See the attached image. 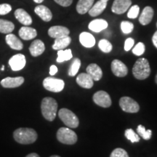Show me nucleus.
<instances>
[{"instance_id":"f257e3e1","label":"nucleus","mask_w":157,"mask_h":157,"mask_svg":"<svg viewBox=\"0 0 157 157\" xmlns=\"http://www.w3.org/2000/svg\"><path fill=\"white\" fill-rule=\"evenodd\" d=\"M15 140L23 145L31 144L37 139V133L31 128H19L13 132Z\"/></svg>"},{"instance_id":"f03ea898","label":"nucleus","mask_w":157,"mask_h":157,"mask_svg":"<svg viewBox=\"0 0 157 157\" xmlns=\"http://www.w3.org/2000/svg\"><path fill=\"white\" fill-rule=\"evenodd\" d=\"M41 109L44 119L48 121H52L56 117L58 103L54 98L50 97L44 98L41 103Z\"/></svg>"},{"instance_id":"7ed1b4c3","label":"nucleus","mask_w":157,"mask_h":157,"mask_svg":"<svg viewBox=\"0 0 157 157\" xmlns=\"http://www.w3.org/2000/svg\"><path fill=\"white\" fill-rule=\"evenodd\" d=\"M133 76L137 79H146L151 74L150 65L146 58H139L132 68Z\"/></svg>"},{"instance_id":"20e7f679","label":"nucleus","mask_w":157,"mask_h":157,"mask_svg":"<svg viewBox=\"0 0 157 157\" xmlns=\"http://www.w3.org/2000/svg\"><path fill=\"white\" fill-rule=\"evenodd\" d=\"M57 139L63 144L73 145L77 141V135L72 129L68 127H61L57 132Z\"/></svg>"},{"instance_id":"39448f33","label":"nucleus","mask_w":157,"mask_h":157,"mask_svg":"<svg viewBox=\"0 0 157 157\" xmlns=\"http://www.w3.org/2000/svg\"><path fill=\"white\" fill-rule=\"evenodd\" d=\"M58 117L66 126L69 128H76L79 121L75 113L67 109H61L58 111Z\"/></svg>"},{"instance_id":"423d86ee","label":"nucleus","mask_w":157,"mask_h":157,"mask_svg":"<svg viewBox=\"0 0 157 157\" xmlns=\"http://www.w3.org/2000/svg\"><path fill=\"white\" fill-rule=\"evenodd\" d=\"M44 89L52 93H60L64 89L65 83L63 80L54 77H47L43 81Z\"/></svg>"},{"instance_id":"0eeeda50","label":"nucleus","mask_w":157,"mask_h":157,"mask_svg":"<svg viewBox=\"0 0 157 157\" xmlns=\"http://www.w3.org/2000/svg\"><path fill=\"white\" fill-rule=\"evenodd\" d=\"M119 105L124 112L137 113L140 110L139 104L129 97H122L119 100Z\"/></svg>"},{"instance_id":"6e6552de","label":"nucleus","mask_w":157,"mask_h":157,"mask_svg":"<svg viewBox=\"0 0 157 157\" xmlns=\"http://www.w3.org/2000/svg\"><path fill=\"white\" fill-rule=\"evenodd\" d=\"M93 101L98 105L103 108H109L111 105V97L105 91H98L94 94Z\"/></svg>"},{"instance_id":"1a4fd4ad","label":"nucleus","mask_w":157,"mask_h":157,"mask_svg":"<svg viewBox=\"0 0 157 157\" xmlns=\"http://www.w3.org/2000/svg\"><path fill=\"white\" fill-rule=\"evenodd\" d=\"M25 63H26L25 57L23 54L15 55L9 60L10 66L12 70L15 71L22 70L25 67Z\"/></svg>"},{"instance_id":"9d476101","label":"nucleus","mask_w":157,"mask_h":157,"mask_svg":"<svg viewBox=\"0 0 157 157\" xmlns=\"http://www.w3.org/2000/svg\"><path fill=\"white\" fill-rule=\"evenodd\" d=\"M131 5H132L131 0H114L111 7V10L115 14H123L127 12Z\"/></svg>"},{"instance_id":"9b49d317","label":"nucleus","mask_w":157,"mask_h":157,"mask_svg":"<svg viewBox=\"0 0 157 157\" xmlns=\"http://www.w3.org/2000/svg\"><path fill=\"white\" fill-rule=\"evenodd\" d=\"M111 71L113 74L118 77H124L128 73V68L126 65L117 59L113 60L111 63Z\"/></svg>"},{"instance_id":"f8f14e48","label":"nucleus","mask_w":157,"mask_h":157,"mask_svg":"<svg viewBox=\"0 0 157 157\" xmlns=\"http://www.w3.org/2000/svg\"><path fill=\"white\" fill-rule=\"evenodd\" d=\"M69 34V29L66 28V27L61 26V25H55V26H52L50 27L48 30L49 36L52 37V38L55 39L68 36Z\"/></svg>"},{"instance_id":"ddd939ff","label":"nucleus","mask_w":157,"mask_h":157,"mask_svg":"<svg viewBox=\"0 0 157 157\" xmlns=\"http://www.w3.org/2000/svg\"><path fill=\"white\" fill-rule=\"evenodd\" d=\"M24 82V78L22 76L17 77H6L2 80L1 85L5 88H15L22 85Z\"/></svg>"},{"instance_id":"4468645a","label":"nucleus","mask_w":157,"mask_h":157,"mask_svg":"<svg viewBox=\"0 0 157 157\" xmlns=\"http://www.w3.org/2000/svg\"><path fill=\"white\" fill-rule=\"evenodd\" d=\"M76 81L80 87L85 88V89H90L93 87L94 84V80L87 73L80 74L76 77Z\"/></svg>"},{"instance_id":"2eb2a0df","label":"nucleus","mask_w":157,"mask_h":157,"mask_svg":"<svg viewBox=\"0 0 157 157\" xmlns=\"http://www.w3.org/2000/svg\"><path fill=\"white\" fill-rule=\"evenodd\" d=\"M35 13L45 22H49L52 20V14L50 10L44 5L36 6L34 9Z\"/></svg>"},{"instance_id":"dca6fc26","label":"nucleus","mask_w":157,"mask_h":157,"mask_svg":"<svg viewBox=\"0 0 157 157\" xmlns=\"http://www.w3.org/2000/svg\"><path fill=\"white\" fill-rule=\"evenodd\" d=\"M15 16L21 24L26 25V26H28V25L32 23V18H31V17L23 9L20 8L16 10L15 11Z\"/></svg>"},{"instance_id":"f3484780","label":"nucleus","mask_w":157,"mask_h":157,"mask_svg":"<svg viewBox=\"0 0 157 157\" xmlns=\"http://www.w3.org/2000/svg\"><path fill=\"white\" fill-rule=\"evenodd\" d=\"M87 74H89L94 81H99L103 76L101 67L95 63H91L87 67Z\"/></svg>"},{"instance_id":"a211bd4d","label":"nucleus","mask_w":157,"mask_h":157,"mask_svg":"<svg viewBox=\"0 0 157 157\" xmlns=\"http://www.w3.org/2000/svg\"><path fill=\"white\" fill-rule=\"evenodd\" d=\"M45 50V46L42 41L36 39L31 43L29 47V51H30L31 56L34 57L39 56L42 55Z\"/></svg>"},{"instance_id":"6ab92c4d","label":"nucleus","mask_w":157,"mask_h":157,"mask_svg":"<svg viewBox=\"0 0 157 157\" xmlns=\"http://www.w3.org/2000/svg\"><path fill=\"white\" fill-rule=\"evenodd\" d=\"M6 43L9 45L12 49L15 50H21L23 48V44L15 34H8L5 37Z\"/></svg>"},{"instance_id":"aec40b11","label":"nucleus","mask_w":157,"mask_h":157,"mask_svg":"<svg viewBox=\"0 0 157 157\" xmlns=\"http://www.w3.org/2000/svg\"><path fill=\"white\" fill-rule=\"evenodd\" d=\"M18 34L20 37L23 40H31L37 36L36 29L26 26V25L21 27L19 30Z\"/></svg>"},{"instance_id":"412c9836","label":"nucleus","mask_w":157,"mask_h":157,"mask_svg":"<svg viewBox=\"0 0 157 157\" xmlns=\"http://www.w3.org/2000/svg\"><path fill=\"white\" fill-rule=\"evenodd\" d=\"M153 16H154V10L152 7L147 6L143 9L142 13L139 17V21L143 25H148L152 21Z\"/></svg>"},{"instance_id":"4be33fe9","label":"nucleus","mask_w":157,"mask_h":157,"mask_svg":"<svg viewBox=\"0 0 157 157\" xmlns=\"http://www.w3.org/2000/svg\"><path fill=\"white\" fill-rule=\"evenodd\" d=\"M108 27V23L103 19H95L89 23L88 28L94 32H101Z\"/></svg>"},{"instance_id":"5701e85b","label":"nucleus","mask_w":157,"mask_h":157,"mask_svg":"<svg viewBox=\"0 0 157 157\" xmlns=\"http://www.w3.org/2000/svg\"><path fill=\"white\" fill-rule=\"evenodd\" d=\"M107 7V2L104 0H99L95 5L92 6L89 10V14L92 17H96L101 15Z\"/></svg>"},{"instance_id":"b1692460","label":"nucleus","mask_w":157,"mask_h":157,"mask_svg":"<svg viewBox=\"0 0 157 157\" xmlns=\"http://www.w3.org/2000/svg\"><path fill=\"white\" fill-rule=\"evenodd\" d=\"M79 42L85 48H91L95 44V39L90 33L82 32L79 35Z\"/></svg>"},{"instance_id":"393cba45","label":"nucleus","mask_w":157,"mask_h":157,"mask_svg":"<svg viewBox=\"0 0 157 157\" xmlns=\"http://www.w3.org/2000/svg\"><path fill=\"white\" fill-rule=\"evenodd\" d=\"M94 0H78L76 9L78 13L84 15L89 12L92 6L93 5Z\"/></svg>"},{"instance_id":"a878e982","label":"nucleus","mask_w":157,"mask_h":157,"mask_svg":"<svg viewBox=\"0 0 157 157\" xmlns=\"http://www.w3.org/2000/svg\"><path fill=\"white\" fill-rule=\"evenodd\" d=\"M71 42V39L69 36H66L60 38H57L55 40L54 44L52 45V49L55 50H63L66 48H67Z\"/></svg>"},{"instance_id":"bb28decb","label":"nucleus","mask_w":157,"mask_h":157,"mask_svg":"<svg viewBox=\"0 0 157 157\" xmlns=\"http://www.w3.org/2000/svg\"><path fill=\"white\" fill-rule=\"evenodd\" d=\"M15 25L11 21L7 20L0 19V33L2 34H10L14 30Z\"/></svg>"},{"instance_id":"cd10ccee","label":"nucleus","mask_w":157,"mask_h":157,"mask_svg":"<svg viewBox=\"0 0 157 157\" xmlns=\"http://www.w3.org/2000/svg\"><path fill=\"white\" fill-rule=\"evenodd\" d=\"M72 52L71 50L68 49V50H58V58H57L56 61L58 63H63L64 61H67L72 58Z\"/></svg>"},{"instance_id":"c85d7f7f","label":"nucleus","mask_w":157,"mask_h":157,"mask_svg":"<svg viewBox=\"0 0 157 157\" xmlns=\"http://www.w3.org/2000/svg\"><path fill=\"white\" fill-rule=\"evenodd\" d=\"M80 66H81V60L78 58H74L72 60L69 69H68V75L70 76H76L79 70Z\"/></svg>"},{"instance_id":"c756f323","label":"nucleus","mask_w":157,"mask_h":157,"mask_svg":"<svg viewBox=\"0 0 157 157\" xmlns=\"http://www.w3.org/2000/svg\"><path fill=\"white\" fill-rule=\"evenodd\" d=\"M137 132L138 135L144 140H150L152 136V131L151 129H146L143 125H138L137 128Z\"/></svg>"},{"instance_id":"7c9ffc66","label":"nucleus","mask_w":157,"mask_h":157,"mask_svg":"<svg viewBox=\"0 0 157 157\" xmlns=\"http://www.w3.org/2000/svg\"><path fill=\"white\" fill-rule=\"evenodd\" d=\"M98 47H99L100 50L102 52H105V53H109V52L112 50L113 48L112 44L107 39H101V40H100L99 43H98Z\"/></svg>"},{"instance_id":"2f4dec72","label":"nucleus","mask_w":157,"mask_h":157,"mask_svg":"<svg viewBox=\"0 0 157 157\" xmlns=\"http://www.w3.org/2000/svg\"><path fill=\"white\" fill-rule=\"evenodd\" d=\"M124 135L125 137L132 143H137L140 141V137H139V135H137L132 129H126Z\"/></svg>"},{"instance_id":"473e14b6","label":"nucleus","mask_w":157,"mask_h":157,"mask_svg":"<svg viewBox=\"0 0 157 157\" xmlns=\"http://www.w3.org/2000/svg\"><path fill=\"white\" fill-rule=\"evenodd\" d=\"M121 29L124 34H130L134 29V25L132 23L129 22V21H122L121 23Z\"/></svg>"},{"instance_id":"72a5a7b5","label":"nucleus","mask_w":157,"mask_h":157,"mask_svg":"<svg viewBox=\"0 0 157 157\" xmlns=\"http://www.w3.org/2000/svg\"><path fill=\"white\" fill-rule=\"evenodd\" d=\"M146 48H145V44L143 42H139L135 45V47L132 49L133 54L137 56H140L145 52Z\"/></svg>"},{"instance_id":"f704fd0d","label":"nucleus","mask_w":157,"mask_h":157,"mask_svg":"<svg viewBox=\"0 0 157 157\" xmlns=\"http://www.w3.org/2000/svg\"><path fill=\"white\" fill-rule=\"evenodd\" d=\"M139 12H140V7H139L138 5L132 6L128 11V13H127V16H128L129 18L135 19L138 16Z\"/></svg>"},{"instance_id":"c9c22d12","label":"nucleus","mask_w":157,"mask_h":157,"mask_svg":"<svg viewBox=\"0 0 157 157\" xmlns=\"http://www.w3.org/2000/svg\"><path fill=\"white\" fill-rule=\"evenodd\" d=\"M110 157H129V155L123 148H116L111 152Z\"/></svg>"},{"instance_id":"e433bc0d","label":"nucleus","mask_w":157,"mask_h":157,"mask_svg":"<svg viewBox=\"0 0 157 157\" xmlns=\"http://www.w3.org/2000/svg\"><path fill=\"white\" fill-rule=\"evenodd\" d=\"M12 10V7L9 4H2L0 5V15L8 14Z\"/></svg>"},{"instance_id":"4c0bfd02","label":"nucleus","mask_w":157,"mask_h":157,"mask_svg":"<svg viewBox=\"0 0 157 157\" xmlns=\"http://www.w3.org/2000/svg\"><path fill=\"white\" fill-rule=\"evenodd\" d=\"M135 41L134 39L132 38H128L126 39L124 43V50L125 51H129L131 48H132L133 45H134Z\"/></svg>"},{"instance_id":"58836bf2","label":"nucleus","mask_w":157,"mask_h":157,"mask_svg":"<svg viewBox=\"0 0 157 157\" xmlns=\"http://www.w3.org/2000/svg\"><path fill=\"white\" fill-rule=\"evenodd\" d=\"M54 1L63 7H68L73 2V0H54Z\"/></svg>"},{"instance_id":"ea45409f","label":"nucleus","mask_w":157,"mask_h":157,"mask_svg":"<svg viewBox=\"0 0 157 157\" xmlns=\"http://www.w3.org/2000/svg\"><path fill=\"white\" fill-rule=\"evenodd\" d=\"M58 72V68H57L56 66L55 65H52V66H50V74L51 76H54L55 74H57Z\"/></svg>"},{"instance_id":"a19ab883","label":"nucleus","mask_w":157,"mask_h":157,"mask_svg":"<svg viewBox=\"0 0 157 157\" xmlns=\"http://www.w3.org/2000/svg\"><path fill=\"white\" fill-rule=\"evenodd\" d=\"M152 42L154 46L157 48V31L154 33V36L152 37Z\"/></svg>"},{"instance_id":"79ce46f5","label":"nucleus","mask_w":157,"mask_h":157,"mask_svg":"<svg viewBox=\"0 0 157 157\" xmlns=\"http://www.w3.org/2000/svg\"><path fill=\"white\" fill-rule=\"evenodd\" d=\"M25 157H40L38 154H36V153H31V154H29V155H27Z\"/></svg>"},{"instance_id":"37998d69","label":"nucleus","mask_w":157,"mask_h":157,"mask_svg":"<svg viewBox=\"0 0 157 157\" xmlns=\"http://www.w3.org/2000/svg\"><path fill=\"white\" fill-rule=\"evenodd\" d=\"M43 1H44V0H34V2H36V3H37V4H40V3H42Z\"/></svg>"},{"instance_id":"c03bdc74","label":"nucleus","mask_w":157,"mask_h":157,"mask_svg":"<svg viewBox=\"0 0 157 157\" xmlns=\"http://www.w3.org/2000/svg\"><path fill=\"white\" fill-rule=\"evenodd\" d=\"M155 82H156V83L157 84V74H156V78H155Z\"/></svg>"},{"instance_id":"a18cd8bd","label":"nucleus","mask_w":157,"mask_h":157,"mask_svg":"<svg viewBox=\"0 0 157 157\" xmlns=\"http://www.w3.org/2000/svg\"><path fill=\"white\" fill-rule=\"evenodd\" d=\"M50 157H60V156H57V155H53V156H51Z\"/></svg>"},{"instance_id":"49530a36","label":"nucleus","mask_w":157,"mask_h":157,"mask_svg":"<svg viewBox=\"0 0 157 157\" xmlns=\"http://www.w3.org/2000/svg\"><path fill=\"white\" fill-rule=\"evenodd\" d=\"M4 69H5V66H2V71H4Z\"/></svg>"},{"instance_id":"de8ad7c7","label":"nucleus","mask_w":157,"mask_h":157,"mask_svg":"<svg viewBox=\"0 0 157 157\" xmlns=\"http://www.w3.org/2000/svg\"><path fill=\"white\" fill-rule=\"evenodd\" d=\"M104 1H105V2H108V1H109V0H104Z\"/></svg>"}]
</instances>
